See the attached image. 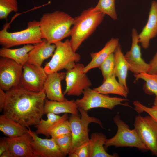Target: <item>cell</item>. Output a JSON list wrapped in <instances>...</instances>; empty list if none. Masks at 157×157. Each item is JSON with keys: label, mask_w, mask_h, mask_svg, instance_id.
<instances>
[{"label": "cell", "mask_w": 157, "mask_h": 157, "mask_svg": "<svg viewBox=\"0 0 157 157\" xmlns=\"http://www.w3.org/2000/svg\"><path fill=\"white\" fill-rule=\"evenodd\" d=\"M56 49L51 60L45 65L44 70L47 74L63 69L67 71L74 68L81 59L80 55L74 52L69 40L56 42Z\"/></svg>", "instance_id": "5"}, {"label": "cell", "mask_w": 157, "mask_h": 157, "mask_svg": "<svg viewBox=\"0 0 157 157\" xmlns=\"http://www.w3.org/2000/svg\"><path fill=\"white\" fill-rule=\"evenodd\" d=\"M18 9L17 0H0V19L7 20L9 14L17 12Z\"/></svg>", "instance_id": "29"}, {"label": "cell", "mask_w": 157, "mask_h": 157, "mask_svg": "<svg viewBox=\"0 0 157 157\" xmlns=\"http://www.w3.org/2000/svg\"><path fill=\"white\" fill-rule=\"evenodd\" d=\"M141 140L152 154L157 156V123L149 115L136 116L134 124Z\"/></svg>", "instance_id": "9"}, {"label": "cell", "mask_w": 157, "mask_h": 157, "mask_svg": "<svg viewBox=\"0 0 157 157\" xmlns=\"http://www.w3.org/2000/svg\"><path fill=\"white\" fill-rule=\"evenodd\" d=\"M105 15L91 7L83 11L74 18L69 41L74 52H76L83 42L94 31L102 22Z\"/></svg>", "instance_id": "3"}, {"label": "cell", "mask_w": 157, "mask_h": 157, "mask_svg": "<svg viewBox=\"0 0 157 157\" xmlns=\"http://www.w3.org/2000/svg\"><path fill=\"white\" fill-rule=\"evenodd\" d=\"M46 114L47 119L45 120L41 118L35 127L37 128L36 133L37 134H42L49 138L51 131L63 122L68 120L69 117L67 113L61 116L51 113Z\"/></svg>", "instance_id": "22"}, {"label": "cell", "mask_w": 157, "mask_h": 157, "mask_svg": "<svg viewBox=\"0 0 157 157\" xmlns=\"http://www.w3.org/2000/svg\"><path fill=\"white\" fill-rule=\"evenodd\" d=\"M6 93L3 114L27 128L38 124L44 114L46 96L44 89L35 92L19 85Z\"/></svg>", "instance_id": "1"}, {"label": "cell", "mask_w": 157, "mask_h": 157, "mask_svg": "<svg viewBox=\"0 0 157 157\" xmlns=\"http://www.w3.org/2000/svg\"><path fill=\"white\" fill-rule=\"evenodd\" d=\"M47 75L41 66L27 63L23 66L19 85L28 90L40 92L44 89Z\"/></svg>", "instance_id": "12"}, {"label": "cell", "mask_w": 157, "mask_h": 157, "mask_svg": "<svg viewBox=\"0 0 157 157\" xmlns=\"http://www.w3.org/2000/svg\"><path fill=\"white\" fill-rule=\"evenodd\" d=\"M8 26L5 25L0 31V44L3 47L9 48L21 45L35 44L43 41L39 22H29L27 28L14 32L7 31Z\"/></svg>", "instance_id": "4"}, {"label": "cell", "mask_w": 157, "mask_h": 157, "mask_svg": "<svg viewBox=\"0 0 157 157\" xmlns=\"http://www.w3.org/2000/svg\"><path fill=\"white\" fill-rule=\"evenodd\" d=\"M28 128V132L33 139L31 145L37 157H65L53 138H41L38 136L36 132L32 131L29 127Z\"/></svg>", "instance_id": "14"}, {"label": "cell", "mask_w": 157, "mask_h": 157, "mask_svg": "<svg viewBox=\"0 0 157 157\" xmlns=\"http://www.w3.org/2000/svg\"><path fill=\"white\" fill-rule=\"evenodd\" d=\"M138 35L137 30L133 28L131 49L124 55L129 65V70L134 74L148 73L150 67L149 63H147L142 58L140 47L138 44Z\"/></svg>", "instance_id": "13"}, {"label": "cell", "mask_w": 157, "mask_h": 157, "mask_svg": "<svg viewBox=\"0 0 157 157\" xmlns=\"http://www.w3.org/2000/svg\"><path fill=\"white\" fill-rule=\"evenodd\" d=\"M114 71L104 80L99 86L93 89L97 92L104 94H114L126 98L129 93L128 89L117 81Z\"/></svg>", "instance_id": "21"}, {"label": "cell", "mask_w": 157, "mask_h": 157, "mask_svg": "<svg viewBox=\"0 0 157 157\" xmlns=\"http://www.w3.org/2000/svg\"><path fill=\"white\" fill-rule=\"evenodd\" d=\"M74 18L62 11H56L44 14L40 26L43 39L55 44L70 35Z\"/></svg>", "instance_id": "2"}, {"label": "cell", "mask_w": 157, "mask_h": 157, "mask_svg": "<svg viewBox=\"0 0 157 157\" xmlns=\"http://www.w3.org/2000/svg\"><path fill=\"white\" fill-rule=\"evenodd\" d=\"M53 138L65 156L68 155L70 153L72 144L71 133L64 135Z\"/></svg>", "instance_id": "30"}, {"label": "cell", "mask_w": 157, "mask_h": 157, "mask_svg": "<svg viewBox=\"0 0 157 157\" xmlns=\"http://www.w3.org/2000/svg\"><path fill=\"white\" fill-rule=\"evenodd\" d=\"M115 66L114 71L119 82L127 89L126 78L129 66L123 53L121 45L119 44L114 52Z\"/></svg>", "instance_id": "25"}, {"label": "cell", "mask_w": 157, "mask_h": 157, "mask_svg": "<svg viewBox=\"0 0 157 157\" xmlns=\"http://www.w3.org/2000/svg\"><path fill=\"white\" fill-rule=\"evenodd\" d=\"M134 110L138 113L145 112L157 123V107L153 106L151 107L146 106L137 100L133 102Z\"/></svg>", "instance_id": "32"}, {"label": "cell", "mask_w": 157, "mask_h": 157, "mask_svg": "<svg viewBox=\"0 0 157 157\" xmlns=\"http://www.w3.org/2000/svg\"><path fill=\"white\" fill-rule=\"evenodd\" d=\"M154 106L157 107V95L156 96L154 102Z\"/></svg>", "instance_id": "39"}, {"label": "cell", "mask_w": 157, "mask_h": 157, "mask_svg": "<svg viewBox=\"0 0 157 157\" xmlns=\"http://www.w3.org/2000/svg\"><path fill=\"white\" fill-rule=\"evenodd\" d=\"M157 35V1L151 2L147 22L138 34L139 43L145 49L148 48L150 40Z\"/></svg>", "instance_id": "17"}, {"label": "cell", "mask_w": 157, "mask_h": 157, "mask_svg": "<svg viewBox=\"0 0 157 157\" xmlns=\"http://www.w3.org/2000/svg\"><path fill=\"white\" fill-rule=\"evenodd\" d=\"M34 46L31 44H28L24 45L21 48L14 49L3 47L0 49V56L10 59L23 66L28 62V53Z\"/></svg>", "instance_id": "26"}, {"label": "cell", "mask_w": 157, "mask_h": 157, "mask_svg": "<svg viewBox=\"0 0 157 157\" xmlns=\"http://www.w3.org/2000/svg\"><path fill=\"white\" fill-rule=\"evenodd\" d=\"M84 67L83 64L78 63L74 68L67 71L65 95L79 96L86 88L91 86L90 79L83 72Z\"/></svg>", "instance_id": "10"}, {"label": "cell", "mask_w": 157, "mask_h": 157, "mask_svg": "<svg viewBox=\"0 0 157 157\" xmlns=\"http://www.w3.org/2000/svg\"><path fill=\"white\" fill-rule=\"evenodd\" d=\"M113 120L117 126V131L113 137L107 139L104 146L106 150L108 147L112 146L116 147H135L143 151L148 150L134 129H130L119 115L114 117Z\"/></svg>", "instance_id": "6"}, {"label": "cell", "mask_w": 157, "mask_h": 157, "mask_svg": "<svg viewBox=\"0 0 157 157\" xmlns=\"http://www.w3.org/2000/svg\"><path fill=\"white\" fill-rule=\"evenodd\" d=\"M149 64L150 67L147 73L157 74V52L150 61Z\"/></svg>", "instance_id": "35"}, {"label": "cell", "mask_w": 157, "mask_h": 157, "mask_svg": "<svg viewBox=\"0 0 157 157\" xmlns=\"http://www.w3.org/2000/svg\"><path fill=\"white\" fill-rule=\"evenodd\" d=\"M5 138L13 157H37L31 145L33 138L28 132L18 137Z\"/></svg>", "instance_id": "15"}, {"label": "cell", "mask_w": 157, "mask_h": 157, "mask_svg": "<svg viewBox=\"0 0 157 157\" xmlns=\"http://www.w3.org/2000/svg\"><path fill=\"white\" fill-rule=\"evenodd\" d=\"M90 148L89 141L81 145L68 155L69 157H90Z\"/></svg>", "instance_id": "34"}, {"label": "cell", "mask_w": 157, "mask_h": 157, "mask_svg": "<svg viewBox=\"0 0 157 157\" xmlns=\"http://www.w3.org/2000/svg\"><path fill=\"white\" fill-rule=\"evenodd\" d=\"M6 95V92L0 88V111H1L3 110L5 106Z\"/></svg>", "instance_id": "36"}, {"label": "cell", "mask_w": 157, "mask_h": 157, "mask_svg": "<svg viewBox=\"0 0 157 157\" xmlns=\"http://www.w3.org/2000/svg\"><path fill=\"white\" fill-rule=\"evenodd\" d=\"M0 130L8 137L13 138L28 132V129L3 114L0 116Z\"/></svg>", "instance_id": "24"}, {"label": "cell", "mask_w": 157, "mask_h": 157, "mask_svg": "<svg viewBox=\"0 0 157 157\" xmlns=\"http://www.w3.org/2000/svg\"><path fill=\"white\" fill-rule=\"evenodd\" d=\"M8 150V144L5 137L0 140V156Z\"/></svg>", "instance_id": "37"}, {"label": "cell", "mask_w": 157, "mask_h": 157, "mask_svg": "<svg viewBox=\"0 0 157 157\" xmlns=\"http://www.w3.org/2000/svg\"><path fill=\"white\" fill-rule=\"evenodd\" d=\"M83 94V97L75 100V102L78 109L85 111L98 108L112 110L118 105L132 108L127 102L123 103L129 100L126 98L110 97L106 94L100 93L90 87L86 88Z\"/></svg>", "instance_id": "8"}, {"label": "cell", "mask_w": 157, "mask_h": 157, "mask_svg": "<svg viewBox=\"0 0 157 157\" xmlns=\"http://www.w3.org/2000/svg\"><path fill=\"white\" fill-rule=\"evenodd\" d=\"M79 112L74 100H68L66 99L64 101H58L46 99L44 114L51 113L57 115L62 113L78 115Z\"/></svg>", "instance_id": "20"}, {"label": "cell", "mask_w": 157, "mask_h": 157, "mask_svg": "<svg viewBox=\"0 0 157 157\" xmlns=\"http://www.w3.org/2000/svg\"><path fill=\"white\" fill-rule=\"evenodd\" d=\"M106 136L101 132L92 133L89 140L90 148V157H116L117 153H108L104 146L106 140Z\"/></svg>", "instance_id": "23"}, {"label": "cell", "mask_w": 157, "mask_h": 157, "mask_svg": "<svg viewBox=\"0 0 157 157\" xmlns=\"http://www.w3.org/2000/svg\"><path fill=\"white\" fill-rule=\"evenodd\" d=\"M0 157H13V156L9 150H8L3 153L1 155Z\"/></svg>", "instance_id": "38"}, {"label": "cell", "mask_w": 157, "mask_h": 157, "mask_svg": "<svg viewBox=\"0 0 157 157\" xmlns=\"http://www.w3.org/2000/svg\"><path fill=\"white\" fill-rule=\"evenodd\" d=\"M78 109L80 115L79 114H72L69 117L72 137V144L69 154L74 152L81 145L89 141V124L94 123L99 125L101 128H104L102 123L99 119L89 116L88 111Z\"/></svg>", "instance_id": "7"}, {"label": "cell", "mask_w": 157, "mask_h": 157, "mask_svg": "<svg viewBox=\"0 0 157 157\" xmlns=\"http://www.w3.org/2000/svg\"><path fill=\"white\" fill-rule=\"evenodd\" d=\"M115 66L114 53L110 54L99 67L104 80L114 71Z\"/></svg>", "instance_id": "31"}, {"label": "cell", "mask_w": 157, "mask_h": 157, "mask_svg": "<svg viewBox=\"0 0 157 157\" xmlns=\"http://www.w3.org/2000/svg\"><path fill=\"white\" fill-rule=\"evenodd\" d=\"M94 8L95 10L108 15L114 20L117 19L115 0H99L97 4Z\"/></svg>", "instance_id": "28"}, {"label": "cell", "mask_w": 157, "mask_h": 157, "mask_svg": "<svg viewBox=\"0 0 157 157\" xmlns=\"http://www.w3.org/2000/svg\"><path fill=\"white\" fill-rule=\"evenodd\" d=\"M56 49L55 44L50 43L46 40L43 39L42 42L35 44L29 52L27 63L41 66L44 60L52 56Z\"/></svg>", "instance_id": "18"}, {"label": "cell", "mask_w": 157, "mask_h": 157, "mask_svg": "<svg viewBox=\"0 0 157 157\" xmlns=\"http://www.w3.org/2000/svg\"><path fill=\"white\" fill-rule=\"evenodd\" d=\"M134 76L136 80L141 79L145 81L143 88L146 93L157 95V74L144 72L134 74Z\"/></svg>", "instance_id": "27"}, {"label": "cell", "mask_w": 157, "mask_h": 157, "mask_svg": "<svg viewBox=\"0 0 157 157\" xmlns=\"http://www.w3.org/2000/svg\"><path fill=\"white\" fill-rule=\"evenodd\" d=\"M71 133V131L69 120L63 122L50 132V136L55 138L64 135Z\"/></svg>", "instance_id": "33"}, {"label": "cell", "mask_w": 157, "mask_h": 157, "mask_svg": "<svg viewBox=\"0 0 157 157\" xmlns=\"http://www.w3.org/2000/svg\"><path fill=\"white\" fill-rule=\"evenodd\" d=\"M23 66L6 57L0 59V88L7 91L19 85Z\"/></svg>", "instance_id": "11"}, {"label": "cell", "mask_w": 157, "mask_h": 157, "mask_svg": "<svg viewBox=\"0 0 157 157\" xmlns=\"http://www.w3.org/2000/svg\"><path fill=\"white\" fill-rule=\"evenodd\" d=\"M119 44V39L112 38L106 43L104 47L100 51L91 53L90 54L91 60L85 66L84 72L86 73L92 69L99 67L110 54L114 53Z\"/></svg>", "instance_id": "19"}, {"label": "cell", "mask_w": 157, "mask_h": 157, "mask_svg": "<svg viewBox=\"0 0 157 157\" xmlns=\"http://www.w3.org/2000/svg\"><path fill=\"white\" fill-rule=\"evenodd\" d=\"M65 76V72H58L47 74L44 89L46 97L49 100L63 101L66 99L62 92L61 85Z\"/></svg>", "instance_id": "16"}]
</instances>
